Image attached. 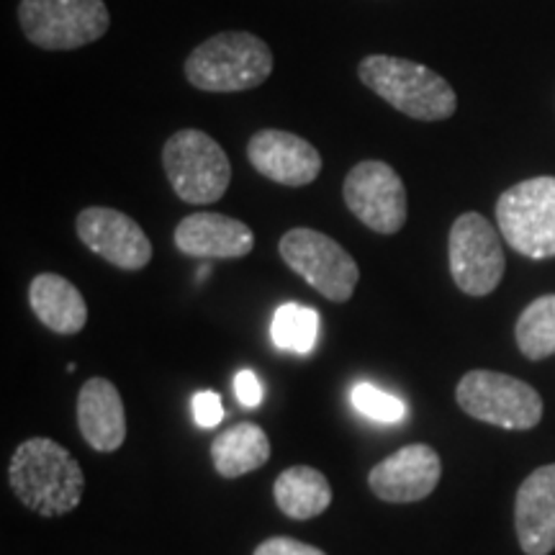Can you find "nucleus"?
I'll use <instances>...</instances> for the list:
<instances>
[{
	"instance_id": "nucleus-1",
	"label": "nucleus",
	"mask_w": 555,
	"mask_h": 555,
	"mask_svg": "<svg viewBox=\"0 0 555 555\" xmlns=\"http://www.w3.org/2000/svg\"><path fill=\"white\" fill-rule=\"evenodd\" d=\"M9 483L24 506L41 517L69 515L86 491V474L67 448L50 437L21 442L9 463Z\"/></svg>"
},
{
	"instance_id": "nucleus-2",
	"label": "nucleus",
	"mask_w": 555,
	"mask_h": 555,
	"mask_svg": "<svg viewBox=\"0 0 555 555\" xmlns=\"http://www.w3.org/2000/svg\"><path fill=\"white\" fill-rule=\"evenodd\" d=\"M358 78L380 101L401 111L409 119L446 121L457 108L453 86L435 69L414 60L367 54L365 60H360Z\"/></svg>"
},
{
	"instance_id": "nucleus-3",
	"label": "nucleus",
	"mask_w": 555,
	"mask_h": 555,
	"mask_svg": "<svg viewBox=\"0 0 555 555\" xmlns=\"http://www.w3.org/2000/svg\"><path fill=\"white\" fill-rule=\"evenodd\" d=\"M273 73V52L249 31H221L201 41L185 60V80L206 93H242Z\"/></svg>"
},
{
	"instance_id": "nucleus-4",
	"label": "nucleus",
	"mask_w": 555,
	"mask_h": 555,
	"mask_svg": "<svg viewBox=\"0 0 555 555\" xmlns=\"http://www.w3.org/2000/svg\"><path fill=\"white\" fill-rule=\"evenodd\" d=\"M163 168L176 196L193 206L217 204L232 183L224 147L201 129H180L165 142Z\"/></svg>"
},
{
	"instance_id": "nucleus-5",
	"label": "nucleus",
	"mask_w": 555,
	"mask_h": 555,
	"mask_svg": "<svg viewBox=\"0 0 555 555\" xmlns=\"http://www.w3.org/2000/svg\"><path fill=\"white\" fill-rule=\"evenodd\" d=\"M18 24L39 50L73 52L108 31L111 13L103 0H21Z\"/></svg>"
},
{
	"instance_id": "nucleus-6",
	"label": "nucleus",
	"mask_w": 555,
	"mask_h": 555,
	"mask_svg": "<svg viewBox=\"0 0 555 555\" xmlns=\"http://www.w3.org/2000/svg\"><path fill=\"white\" fill-rule=\"evenodd\" d=\"M506 245L530 260L555 258V178L540 176L506 189L496 204Z\"/></svg>"
},
{
	"instance_id": "nucleus-7",
	"label": "nucleus",
	"mask_w": 555,
	"mask_h": 555,
	"mask_svg": "<svg viewBox=\"0 0 555 555\" xmlns=\"http://www.w3.org/2000/svg\"><path fill=\"white\" fill-rule=\"evenodd\" d=\"M468 416L502 429H532L543 420V399L525 380L496 371H470L455 388Z\"/></svg>"
},
{
	"instance_id": "nucleus-8",
	"label": "nucleus",
	"mask_w": 555,
	"mask_h": 555,
	"mask_svg": "<svg viewBox=\"0 0 555 555\" xmlns=\"http://www.w3.org/2000/svg\"><path fill=\"white\" fill-rule=\"evenodd\" d=\"M278 253L296 275L330 301L345 304L356 294L360 281L358 262L327 234L309 227L288 229L278 242Z\"/></svg>"
},
{
	"instance_id": "nucleus-9",
	"label": "nucleus",
	"mask_w": 555,
	"mask_h": 555,
	"mask_svg": "<svg viewBox=\"0 0 555 555\" xmlns=\"http://www.w3.org/2000/svg\"><path fill=\"white\" fill-rule=\"evenodd\" d=\"M499 229L476 211L461 214L448 237L450 275L468 296L494 294L504 278V247Z\"/></svg>"
},
{
	"instance_id": "nucleus-10",
	"label": "nucleus",
	"mask_w": 555,
	"mask_h": 555,
	"mask_svg": "<svg viewBox=\"0 0 555 555\" xmlns=\"http://www.w3.org/2000/svg\"><path fill=\"white\" fill-rule=\"evenodd\" d=\"M345 206L360 224L378 234H397L406 224V185L384 159H363L345 176Z\"/></svg>"
},
{
	"instance_id": "nucleus-11",
	"label": "nucleus",
	"mask_w": 555,
	"mask_h": 555,
	"mask_svg": "<svg viewBox=\"0 0 555 555\" xmlns=\"http://www.w3.org/2000/svg\"><path fill=\"white\" fill-rule=\"evenodd\" d=\"M78 237L90 253L121 270H142L152 260V242L144 229L124 211L88 206L75 219Z\"/></svg>"
},
{
	"instance_id": "nucleus-12",
	"label": "nucleus",
	"mask_w": 555,
	"mask_h": 555,
	"mask_svg": "<svg viewBox=\"0 0 555 555\" xmlns=\"http://www.w3.org/2000/svg\"><path fill=\"white\" fill-rule=\"evenodd\" d=\"M442 476V461L435 448L416 442L399 448L367 474V486L380 502L412 504L427 499Z\"/></svg>"
},
{
	"instance_id": "nucleus-13",
	"label": "nucleus",
	"mask_w": 555,
	"mask_h": 555,
	"mask_svg": "<svg viewBox=\"0 0 555 555\" xmlns=\"http://www.w3.org/2000/svg\"><path fill=\"white\" fill-rule=\"evenodd\" d=\"M247 159L262 178L288 189L311 185L322 172V155L304 137L283 129H262L247 142Z\"/></svg>"
},
{
	"instance_id": "nucleus-14",
	"label": "nucleus",
	"mask_w": 555,
	"mask_h": 555,
	"mask_svg": "<svg viewBox=\"0 0 555 555\" xmlns=\"http://www.w3.org/2000/svg\"><path fill=\"white\" fill-rule=\"evenodd\" d=\"M172 242L198 260H237L253 253L255 234L245 221L214 211H196L176 227Z\"/></svg>"
},
{
	"instance_id": "nucleus-15",
	"label": "nucleus",
	"mask_w": 555,
	"mask_h": 555,
	"mask_svg": "<svg viewBox=\"0 0 555 555\" xmlns=\"http://www.w3.org/2000/svg\"><path fill=\"white\" fill-rule=\"evenodd\" d=\"M515 527L525 555L555 551V463L532 470L519 486Z\"/></svg>"
},
{
	"instance_id": "nucleus-16",
	"label": "nucleus",
	"mask_w": 555,
	"mask_h": 555,
	"mask_svg": "<svg viewBox=\"0 0 555 555\" xmlns=\"http://www.w3.org/2000/svg\"><path fill=\"white\" fill-rule=\"evenodd\" d=\"M78 427L95 453H114L127 440V412L119 388L108 378H90L78 393Z\"/></svg>"
},
{
	"instance_id": "nucleus-17",
	"label": "nucleus",
	"mask_w": 555,
	"mask_h": 555,
	"mask_svg": "<svg viewBox=\"0 0 555 555\" xmlns=\"http://www.w3.org/2000/svg\"><path fill=\"white\" fill-rule=\"evenodd\" d=\"M29 307L54 335H78L88 322V304L78 286L57 273H39L29 286Z\"/></svg>"
},
{
	"instance_id": "nucleus-18",
	"label": "nucleus",
	"mask_w": 555,
	"mask_h": 555,
	"mask_svg": "<svg viewBox=\"0 0 555 555\" xmlns=\"http://www.w3.org/2000/svg\"><path fill=\"white\" fill-rule=\"evenodd\" d=\"M211 461L219 476L240 478L253 474L270 461V440L266 429L255 422L224 429L211 442Z\"/></svg>"
},
{
	"instance_id": "nucleus-19",
	"label": "nucleus",
	"mask_w": 555,
	"mask_h": 555,
	"mask_svg": "<svg viewBox=\"0 0 555 555\" xmlns=\"http://www.w3.org/2000/svg\"><path fill=\"white\" fill-rule=\"evenodd\" d=\"M273 496L283 515L304 522V519L319 517L330 509L332 486L322 470L294 466L275 478Z\"/></svg>"
},
{
	"instance_id": "nucleus-20",
	"label": "nucleus",
	"mask_w": 555,
	"mask_h": 555,
	"mask_svg": "<svg viewBox=\"0 0 555 555\" xmlns=\"http://www.w3.org/2000/svg\"><path fill=\"white\" fill-rule=\"evenodd\" d=\"M517 347L527 360L555 356V294L540 296L517 319Z\"/></svg>"
},
{
	"instance_id": "nucleus-21",
	"label": "nucleus",
	"mask_w": 555,
	"mask_h": 555,
	"mask_svg": "<svg viewBox=\"0 0 555 555\" xmlns=\"http://www.w3.org/2000/svg\"><path fill=\"white\" fill-rule=\"evenodd\" d=\"M319 319L317 309L304 307V304H286L275 311L273 317V343L288 352H309L314 350L319 339Z\"/></svg>"
},
{
	"instance_id": "nucleus-22",
	"label": "nucleus",
	"mask_w": 555,
	"mask_h": 555,
	"mask_svg": "<svg viewBox=\"0 0 555 555\" xmlns=\"http://www.w3.org/2000/svg\"><path fill=\"white\" fill-rule=\"evenodd\" d=\"M352 404L360 414L371 416L376 422H386V425H393V422H401L406 416L404 401L371 384H358L352 388Z\"/></svg>"
},
{
	"instance_id": "nucleus-23",
	"label": "nucleus",
	"mask_w": 555,
	"mask_h": 555,
	"mask_svg": "<svg viewBox=\"0 0 555 555\" xmlns=\"http://www.w3.org/2000/svg\"><path fill=\"white\" fill-rule=\"evenodd\" d=\"M193 420H196L198 427L211 429L217 427L221 420H224V404H221V397L214 391H201L193 397Z\"/></svg>"
},
{
	"instance_id": "nucleus-24",
	"label": "nucleus",
	"mask_w": 555,
	"mask_h": 555,
	"mask_svg": "<svg viewBox=\"0 0 555 555\" xmlns=\"http://www.w3.org/2000/svg\"><path fill=\"white\" fill-rule=\"evenodd\" d=\"M253 555H327L324 551H319L314 545L301 543V540L294 538H268L266 543H260L255 547Z\"/></svg>"
},
{
	"instance_id": "nucleus-25",
	"label": "nucleus",
	"mask_w": 555,
	"mask_h": 555,
	"mask_svg": "<svg viewBox=\"0 0 555 555\" xmlns=\"http://www.w3.org/2000/svg\"><path fill=\"white\" fill-rule=\"evenodd\" d=\"M234 393H237V401L245 409L260 406V401H262L260 378L255 376L253 371H240L237 378H234Z\"/></svg>"
}]
</instances>
